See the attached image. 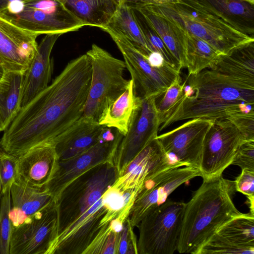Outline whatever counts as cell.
<instances>
[{
  "label": "cell",
  "mask_w": 254,
  "mask_h": 254,
  "mask_svg": "<svg viewBox=\"0 0 254 254\" xmlns=\"http://www.w3.org/2000/svg\"><path fill=\"white\" fill-rule=\"evenodd\" d=\"M91 74L86 54L70 61L50 85L21 108L4 131L0 148L18 157L52 144L82 116Z\"/></svg>",
  "instance_id": "obj_1"
},
{
  "label": "cell",
  "mask_w": 254,
  "mask_h": 254,
  "mask_svg": "<svg viewBox=\"0 0 254 254\" xmlns=\"http://www.w3.org/2000/svg\"><path fill=\"white\" fill-rule=\"evenodd\" d=\"M183 95L161 125L203 118L213 121L240 112L254 113V42L221 54L209 68L188 74Z\"/></svg>",
  "instance_id": "obj_2"
},
{
  "label": "cell",
  "mask_w": 254,
  "mask_h": 254,
  "mask_svg": "<svg viewBox=\"0 0 254 254\" xmlns=\"http://www.w3.org/2000/svg\"><path fill=\"white\" fill-rule=\"evenodd\" d=\"M119 176L113 161L97 165L69 183L55 200L57 230L49 254H84L102 229L120 215L122 193L111 186Z\"/></svg>",
  "instance_id": "obj_3"
},
{
  "label": "cell",
  "mask_w": 254,
  "mask_h": 254,
  "mask_svg": "<svg viewBox=\"0 0 254 254\" xmlns=\"http://www.w3.org/2000/svg\"><path fill=\"white\" fill-rule=\"evenodd\" d=\"M235 182L222 176L203 180L186 203L177 251L196 254L223 224L241 215L233 203Z\"/></svg>",
  "instance_id": "obj_4"
},
{
  "label": "cell",
  "mask_w": 254,
  "mask_h": 254,
  "mask_svg": "<svg viewBox=\"0 0 254 254\" xmlns=\"http://www.w3.org/2000/svg\"><path fill=\"white\" fill-rule=\"evenodd\" d=\"M153 4L172 22L205 41L222 54H229L254 42V37L234 28L197 0Z\"/></svg>",
  "instance_id": "obj_5"
},
{
  "label": "cell",
  "mask_w": 254,
  "mask_h": 254,
  "mask_svg": "<svg viewBox=\"0 0 254 254\" xmlns=\"http://www.w3.org/2000/svg\"><path fill=\"white\" fill-rule=\"evenodd\" d=\"M91 65V79L82 116L98 122L105 110L127 87L124 61L114 57L96 44L86 53Z\"/></svg>",
  "instance_id": "obj_6"
},
{
  "label": "cell",
  "mask_w": 254,
  "mask_h": 254,
  "mask_svg": "<svg viewBox=\"0 0 254 254\" xmlns=\"http://www.w3.org/2000/svg\"><path fill=\"white\" fill-rule=\"evenodd\" d=\"M186 203L167 199L136 227L138 254H173L177 250Z\"/></svg>",
  "instance_id": "obj_7"
},
{
  "label": "cell",
  "mask_w": 254,
  "mask_h": 254,
  "mask_svg": "<svg viewBox=\"0 0 254 254\" xmlns=\"http://www.w3.org/2000/svg\"><path fill=\"white\" fill-rule=\"evenodd\" d=\"M0 14L20 28L38 35L63 34L85 26L57 0L15 1Z\"/></svg>",
  "instance_id": "obj_8"
},
{
  "label": "cell",
  "mask_w": 254,
  "mask_h": 254,
  "mask_svg": "<svg viewBox=\"0 0 254 254\" xmlns=\"http://www.w3.org/2000/svg\"><path fill=\"white\" fill-rule=\"evenodd\" d=\"M107 33L123 55L126 68L130 74L137 97L157 99L181 77L180 71L167 63L161 66L152 65L148 60L147 55L125 38L112 32Z\"/></svg>",
  "instance_id": "obj_9"
},
{
  "label": "cell",
  "mask_w": 254,
  "mask_h": 254,
  "mask_svg": "<svg viewBox=\"0 0 254 254\" xmlns=\"http://www.w3.org/2000/svg\"><path fill=\"white\" fill-rule=\"evenodd\" d=\"M246 141L229 121L215 120L205 136L202 149L199 170L203 180L222 176Z\"/></svg>",
  "instance_id": "obj_10"
},
{
  "label": "cell",
  "mask_w": 254,
  "mask_h": 254,
  "mask_svg": "<svg viewBox=\"0 0 254 254\" xmlns=\"http://www.w3.org/2000/svg\"><path fill=\"white\" fill-rule=\"evenodd\" d=\"M199 169L191 167H171L147 180L138 193L128 217L134 228L150 211L163 203L182 184L198 176Z\"/></svg>",
  "instance_id": "obj_11"
},
{
  "label": "cell",
  "mask_w": 254,
  "mask_h": 254,
  "mask_svg": "<svg viewBox=\"0 0 254 254\" xmlns=\"http://www.w3.org/2000/svg\"><path fill=\"white\" fill-rule=\"evenodd\" d=\"M214 121L203 118L190 119L156 138L171 162L199 169L204 140Z\"/></svg>",
  "instance_id": "obj_12"
},
{
  "label": "cell",
  "mask_w": 254,
  "mask_h": 254,
  "mask_svg": "<svg viewBox=\"0 0 254 254\" xmlns=\"http://www.w3.org/2000/svg\"><path fill=\"white\" fill-rule=\"evenodd\" d=\"M55 201L12 228L9 254H49L57 230Z\"/></svg>",
  "instance_id": "obj_13"
},
{
  "label": "cell",
  "mask_w": 254,
  "mask_h": 254,
  "mask_svg": "<svg viewBox=\"0 0 254 254\" xmlns=\"http://www.w3.org/2000/svg\"><path fill=\"white\" fill-rule=\"evenodd\" d=\"M156 99H141L127 134L114 157L119 175L128 163L158 135L161 126Z\"/></svg>",
  "instance_id": "obj_14"
},
{
  "label": "cell",
  "mask_w": 254,
  "mask_h": 254,
  "mask_svg": "<svg viewBox=\"0 0 254 254\" xmlns=\"http://www.w3.org/2000/svg\"><path fill=\"white\" fill-rule=\"evenodd\" d=\"M123 136L117 130L114 140L99 141L76 156L58 160L56 170L44 189L55 200L69 183L85 171L102 163L114 161L116 151Z\"/></svg>",
  "instance_id": "obj_15"
},
{
  "label": "cell",
  "mask_w": 254,
  "mask_h": 254,
  "mask_svg": "<svg viewBox=\"0 0 254 254\" xmlns=\"http://www.w3.org/2000/svg\"><path fill=\"white\" fill-rule=\"evenodd\" d=\"M180 167L171 162L155 138L128 163L112 187L122 192L132 190L137 194L144 183L159 172Z\"/></svg>",
  "instance_id": "obj_16"
},
{
  "label": "cell",
  "mask_w": 254,
  "mask_h": 254,
  "mask_svg": "<svg viewBox=\"0 0 254 254\" xmlns=\"http://www.w3.org/2000/svg\"><path fill=\"white\" fill-rule=\"evenodd\" d=\"M196 254H254V214L242 213L225 223Z\"/></svg>",
  "instance_id": "obj_17"
},
{
  "label": "cell",
  "mask_w": 254,
  "mask_h": 254,
  "mask_svg": "<svg viewBox=\"0 0 254 254\" xmlns=\"http://www.w3.org/2000/svg\"><path fill=\"white\" fill-rule=\"evenodd\" d=\"M38 36L0 14V63L5 71L25 72L36 52Z\"/></svg>",
  "instance_id": "obj_18"
},
{
  "label": "cell",
  "mask_w": 254,
  "mask_h": 254,
  "mask_svg": "<svg viewBox=\"0 0 254 254\" xmlns=\"http://www.w3.org/2000/svg\"><path fill=\"white\" fill-rule=\"evenodd\" d=\"M58 159L52 144L35 147L18 157L15 182L44 189L56 169Z\"/></svg>",
  "instance_id": "obj_19"
},
{
  "label": "cell",
  "mask_w": 254,
  "mask_h": 254,
  "mask_svg": "<svg viewBox=\"0 0 254 254\" xmlns=\"http://www.w3.org/2000/svg\"><path fill=\"white\" fill-rule=\"evenodd\" d=\"M61 33L46 34L38 45L35 56L24 75L21 106L29 103L49 85L51 78L52 63L50 55Z\"/></svg>",
  "instance_id": "obj_20"
},
{
  "label": "cell",
  "mask_w": 254,
  "mask_h": 254,
  "mask_svg": "<svg viewBox=\"0 0 254 254\" xmlns=\"http://www.w3.org/2000/svg\"><path fill=\"white\" fill-rule=\"evenodd\" d=\"M103 126L91 118L82 116L52 142L58 160L73 157L96 144Z\"/></svg>",
  "instance_id": "obj_21"
},
{
  "label": "cell",
  "mask_w": 254,
  "mask_h": 254,
  "mask_svg": "<svg viewBox=\"0 0 254 254\" xmlns=\"http://www.w3.org/2000/svg\"><path fill=\"white\" fill-rule=\"evenodd\" d=\"M10 197L9 216L13 227L23 223L55 201L45 189L31 187L17 182L11 187Z\"/></svg>",
  "instance_id": "obj_22"
},
{
  "label": "cell",
  "mask_w": 254,
  "mask_h": 254,
  "mask_svg": "<svg viewBox=\"0 0 254 254\" xmlns=\"http://www.w3.org/2000/svg\"><path fill=\"white\" fill-rule=\"evenodd\" d=\"M85 26L104 28L121 4V0H57Z\"/></svg>",
  "instance_id": "obj_23"
},
{
  "label": "cell",
  "mask_w": 254,
  "mask_h": 254,
  "mask_svg": "<svg viewBox=\"0 0 254 254\" xmlns=\"http://www.w3.org/2000/svg\"><path fill=\"white\" fill-rule=\"evenodd\" d=\"M238 31L254 36V6L240 0H197Z\"/></svg>",
  "instance_id": "obj_24"
},
{
  "label": "cell",
  "mask_w": 254,
  "mask_h": 254,
  "mask_svg": "<svg viewBox=\"0 0 254 254\" xmlns=\"http://www.w3.org/2000/svg\"><path fill=\"white\" fill-rule=\"evenodd\" d=\"M141 99L135 96L132 80L126 90L103 112L98 123L116 129L123 136L128 131Z\"/></svg>",
  "instance_id": "obj_25"
},
{
  "label": "cell",
  "mask_w": 254,
  "mask_h": 254,
  "mask_svg": "<svg viewBox=\"0 0 254 254\" xmlns=\"http://www.w3.org/2000/svg\"><path fill=\"white\" fill-rule=\"evenodd\" d=\"M153 3L135 8L141 12L155 29L173 56L179 62L182 67H186L185 48L180 34L173 22L159 12Z\"/></svg>",
  "instance_id": "obj_26"
},
{
  "label": "cell",
  "mask_w": 254,
  "mask_h": 254,
  "mask_svg": "<svg viewBox=\"0 0 254 254\" xmlns=\"http://www.w3.org/2000/svg\"><path fill=\"white\" fill-rule=\"evenodd\" d=\"M24 73L5 71L0 80V132L6 129L21 108Z\"/></svg>",
  "instance_id": "obj_27"
},
{
  "label": "cell",
  "mask_w": 254,
  "mask_h": 254,
  "mask_svg": "<svg viewBox=\"0 0 254 254\" xmlns=\"http://www.w3.org/2000/svg\"><path fill=\"white\" fill-rule=\"evenodd\" d=\"M174 24L184 43L188 74H196L210 67L222 54L205 41Z\"/></svg>",
  "instance_id": "obj_28"
},
{
  "label": "cell",
  "mask_w": 254,
  "mask_h": 254,
  "mask_svg": "<svg viewBox=\"0 0 254 254\" xmlns=\"http://www.w3.org/2000/svg\"><path fill=\"white\" fill-rule=\"evenodd\" d=\"M117 34L148 55L149 49L131 8L121 4L107 25L102 29Z\"/></svg>",
  "instance_id": "obj_29"
},
{
  "label": "cell",
  "mask_w": 254,
  "mask_h": 254,
  "mask_svg": "<svg viewBox=\"0 0 254 254\" xmlns=\"http://www.w3.org/2000/svg\"><path fill=\"white\" fill-rule=\"evenodd\" d=\"M126 219L119 216L106 224L84 254H117L120 234Z\"/></svg>",
  "instance_id": "obj_30"
},
{
  "label": "cell",
  "mask_w": 254,
  "mask_h": 254,
  "mask_svg": "<svg viewBox=\"0 0 254 254\" xmlns=\"http://www.w3.org/2000/svg\"><path fill=\"white\" fill-rule=\"evenodd\" d=\"M131 8L150 50L160 54L167 64L176 70L181 71L182 67L180 63L173 56L145 17L138 9Z\"/></svg>",
  "instance_id": "obj_31"
},
{
  "label": "cell",
  "mask_w": 254,
  "mask_h": 254,
  "mask_svg": "<svg viewBox=\"0 0 254 254\" xmlns=\"http://www.w3.org/2000/svg\"><path fill=\"white\" fill-rule=\"evenodd\" d=\"M11 209L10 190L2 193L0 206V254H9L13 228L9 214Z\"/></svg>",
  "instance_id": "obj_32"
},
{
  "label": "cell",
  "mask_w": 254,
  "mask_h": 254,
  "mask_svg": "<svg viewBox=\"0 0 254 254\" xmlns=\"http://www.w3.org/2000/svg\"><path fill=\"white\" fill-rule=\"evenodd\" d=\"M184 86L185 83H182L180 77L170 85L161 96L158 98H159L158 101L155 100L161 125L181 99Z\"/></svg>",
  "instance_id": "obj_33"
},
{
  "label": "cell",
  "mask_w": 254,
  "mask_h": 254,
  "mask_svg": "<svg viewBox=\"0 0 254 254\" xmlns=\"http://www.w3.org/2000/svg\"><path fill=\"white\" fill-rule=\"evenodd\" d=\"M18 157L0 148V186L2 194L10 190L17 178Z\"/></svg>",
  "instance_id": "obj_34"
},
{
  "label": "cell",
  "mask_w": 254,
  "mask_h": 254,
  "mask_svg": "<svg viewBox=\"0 0 254 254\" xmlns=\"http://www.w3.org/2000/svg\"><path fill=\"white\" fill-rule=\"evenodd\" d=\"M234 182L236 190L247 196L250 212L254 214V170L242 169Z\"/></svg>",
  "instance_id": "obj_35"
},
{
  "label": "cell",
  "mask_w": 254,
  "mask_h": 254,
  "mask_svg": "<svg viewBox=\"0 0 254 254\" xmlns=\"http://www.w3.org/2000/svg\"><path fill=\"white\" fill-rule=\"evenodd\" d=\"M225 119L235 126L246 140L254 141V113H237Z\"/></svg>",
  "instance_id": "obj_36"
},
{
  "label": "cell",
  "mask_w": 254,
  "mask_h": 254,
  "mask_svg": "<svg viewBox=\"0 0 254 254\" xmlns=\"http://www.w3.org/2000/svg\"><path fill=\"white\" fill-rule=\"evenodd\" d=\"M137 241L133 227L127 218L120 234L117 254H138Z\"/></svg>",
  "instance_id": "obj_37"
},
{
  "label": "cell",
  "mask_w": 254,
  "mask_h": 254,
  "mask_svg": "<svg viewBox=\"0 0 254 254\" xmlns=\"http://www.w3.org/2000/svg\"><path fill=\"white\" fill-rule=\"evenodd\" d=\"M231 165L254 170V141H246L240 146Z\"/></svg>",
  "instance_id": "obj_38"
},
{
  "label": "cell",
  "mask_w": 254,
  "mask_h": 254,
  "mask_svg": "<svg viewBox=\"0 0 254 254\" xmlns=\"http://www.w3.org/2000/svg\"><path fill=\"white\" fill-rule=\"evenodd\" d=\"M111 128V127H109L106 126H103L100 134L99 141H112L115 139L117 129H115V131H113Z\"/></svg>",
  "instance_id": "obj_39"
},
{
  "label": "cell",
  "mask_w": 254,
  "mask_h": 254,
  "mask_svg": "<svg viewBox=\"0 0 254 254\" xmlns=\"http://www.w3.org/2000/svg\"><path fill=\"white\" fill-rule=\"evenodd\" d=\"M153 3L152 0H121V4H125L130 8H135Z\"/></svg>",
  "instance_id": "obj_40"
},
{
  "label": "cell",
  "mask_w": 254,
  "mask_h": 254,
  "mask_svg": "<svg viewBox=\"0 0 254 254\" xmlns=\"http://www.w3.org/2000/svg\"><path fill=\"white\" fill-rule=\"evenodd\" d=\"M23 0H0V14H2L11 3Z\"/></svg>",
  "instance_id": "obj_41"
},
{
  "label": "cell",
  "mask_w": 254,
  "mask_h": 254,
  "mask_svg": "<svg viewBox=\"0 0 254 254\" xmlns=\"http://www.w3.org/2000/svg\"><path fill=\"white\" fill-rule=\"evenodd\" d=\"M5 70L2 65L0 63V80L2 77Z\"/></svg>",
  "instance_id": "obj_42"
},
{
  "label": "cell",
  "mask_w": 254,
  "mask_h": 254,
  "mask_svg": "<svg viewBox=\"0 0 254 254\" xmlns=\"http://www.w3.org/2000/svg\"><path fill=\"white\" fill-rule=\"evenodd\" d=\"M166 3H177L180 1V0H163Z\"/></svg>",
  "instance_id": "obj_43"
},
{
  "label": "cell",
  "mask_w": 254,
  "mask_h": 254,
  "mask_svg": "<svg viewBox=\"0 0 254 254\" xmlns=\"http://www.w3.org/2000/svg\"><path fill=\"white\" fill-rule=\"evenodd\" d=\"M154 3L156 4H163L166 2L163 0H152Z\"/></svg>",
  "instance_id": "obj_44"
},
{
  "label": "cell",
  "mask_w": 254,
  "mask_h": 254,
  "mask_svg": "<svg viewBox=\"0 0 254 254\" xmlns=\"http://www.w3.org/2000/svg\"><path fill=\"white\" fill-rule=\"evenodd\" d=\"M242 1L247 2L252 5H254V0H240Z\"/></svg>",
  "instance_id": "obj_45"
},
{
  "label": "cell",
  "mask_w": 254,
  "mask_h": 254,
  "mask_svg": "<svg viewBox=\"0 0 254 254\" xmlns=\"http://www.w3.org/2000/svg\"><path fill=\"white\" fill-rule=\"evenodd\" d=\"M1 195H2V192H1V187L0 186V200H1Z\"/></svg>",
  "instance_id": "obj_46"
}]
</instances>
